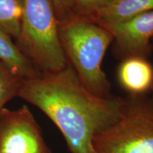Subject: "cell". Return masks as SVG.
Returning <instances> with one entry per match:
<instances>
[{"mask_svg":"<svg viewBox=\"0 0 153 153\" xmlns=\"http://www.w3.org/2000/svg\"><path fill=\"white\" fill-rule=\"evenodd\" d=\"M18 97L52 120L70 153H96L94 137L118 120L124 103L122 97L91 92L69 64L58 72L23 79Z\"/></svg>","mask_w":153,"mask_h":153,"instance_id":"6da1fadb","label":"cell"},{"mask_svg":"<svg viewBox=\"0 0 153 153\" xmlns=\"http://www.w3.org/2000/svg\"><path fill=\"white\" fill-rule=\"evenodd\" d=\"M58 35L68 63L84 85L95 94L109 97L111 85L102 69L114 36L109 30L77 15L58 23Z\"/></svg>","mask_w":153,"mask_h":153,"instance_id":"7a4b0ae2","label":"cell"},{"mask_svg":"<svg viewBox=\"0 0 153 153\" xmlns=\"http://www.w3.org/2000/svg\"><path fill=\"white\" fill-rule=\"evenodd\" d=\"M15 43L40 73L58 72L68 65L59 39L53 0H24Z\"/></svg>","mask_w":153,"mask_h":153,"instance_id":"3957f363","label":"cell"},{"mask_svg":"<svg viewBox=\"0 0 153 153\" xmlns=\"http://www.w3.org/2000/svg\"><path fill=\"white\" fill-rule=\"evenodd\" d=\"M96 153H153V100L146 95L124 98L119 118L92 140Z\"/></svg>","mask_w":153,"mask_h":153,"instance_id":"277c9868","label":"cell"},{"mask_svg":"<svg viewBox=\"0 0 153 153\" xmlns=\"http://www.w3.org/2000/svg\"><path fill=\"white\" fill-rule=\"evenodd\" d=\"M0 153H51L26 105L0 111Z\"/></svg>","mask_w":153,"mask_h":153,"instance_id":"5b68a950","label":"cell"},{"mask_svg":"<svg viewBox=\"0 0 153 153\" xmlns=\"http://www.w3.org/2000/svg\"><path fill=\"white\" fill-rule=\"evenodd\" d=\"M107 29L114 36V54L120 60L131 57L147 58L150 54L152 48L153 10Z\"/></svg>","mask_w":153,"mask_h":153,"instance_id":"8992f818","label":"cell"},{"mask_svg":"<svg viewBox=\"0 0 153 153\" xmlns=\"http://www.w3.org/2000/svg\"><path fill=\"white\" fill-rule=\"evenodd\" d=\"M117 79L129 95H145L152 89L153 67L145 57H128L121 60Z\"/></svg>","mask_w":153,"mask_h":153,"instance_id":"52a82bcc","label":"cell"},{"mask_svg":"<svg viewBox=\"0 0 153 153\" xmlns=\"http://www.w3.org/2000/svg\"><path fill=\"white\" fill-rule=\"evenodd\" d=\"M153 10V0H111L87 19L109 28Z\"/></svg>","mask_w":153,"mask_h":153,"instance_id":"ba28073f","label":"cell"},{"mask_svg":"<svg viewBox=\"0 0 153 153\" xmlns=\"http://www.w3.org/2000/svg\"><path fill=\"white\" fill-rule=\"evenodd\" d=\"M14 40L0 30V62L23 79H30L40 74L23 54Z\"/></svg>","mask_w":153,"mask_h":153,"instance_id":"9c48e42d","label":"cell"},{"mask_svg":"<svg viewBox=\"0 0 153 153\" xmlns=\"http://www.w3.org/2000/svg\"><path fill=\"white\" fill-rule=\"evenodd\" d=\"M24 0H0V30L16 41L22 23Z\"/></svg>","mask_w":153,"mask_h":153,"instance_id":"30bf717a","label":"cell"},{"mask_svg":"<svg viewBox=\"0 0 153 153\" xmlns=\"http://www.w3.org/2000/svg\"><path fill=\"white\" fill-rule=\"evenodd\" d=\"M23 79L0 62V111L5 104L14 97H18Z\"/></svg>","mask_w":153,"mask_h":153,"instance_id":"8fae6325","label":"cell"},{"mask_svg":"<svg viewBox=\"0 0 153 153\" xmlns=\"http://www.w3.org/2000/svg\"><path fill=\"white\" fill-rule=\"evenodd\" d=\"M110 1L111 0H76L74 14L88 19Z\"/></svg>","mask_w":153,"mask_h":153,"instance_id":"7c38bea8","label":"cell"},{"mask_svg":"<svg viewBox=\"0 0 153 153\" xmlns=\"http://www.w3.org/2000/svg\"><path fill=\"white\" fill-rule=\"evenodd\" d=\"M58 23L74 15L76 0H53Z\"/></svg>","mask_w":153,"mask_h":153,"instance_id":"4fadbf2b","label":"cell"},{"mask_svg":"<svg viewBox=\"0 0 153 153\" xmlns=\"http://www.w3.org/2000/svg\"><path fill=\"white\" fill-rule=\"evenodd\" d=\"M152 43H153V38L152 40ZM151 93H152V97H151V99L153 100V84H152V89H151Z\"/></svg>","mask_w":153,"mask_h":153,"instance_id":"5bb4252c","label":"cell"}]
</instances>
